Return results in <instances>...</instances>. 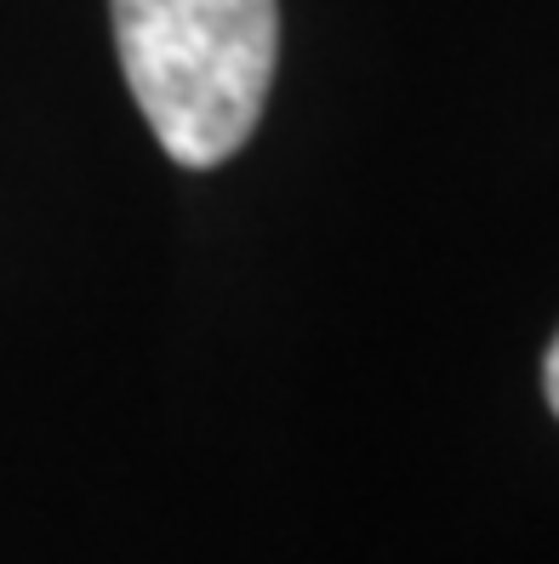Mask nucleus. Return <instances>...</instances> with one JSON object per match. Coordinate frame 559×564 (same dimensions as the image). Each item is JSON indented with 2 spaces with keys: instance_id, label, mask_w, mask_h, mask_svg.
I'll use <instances>...</instances> for the list:
<instances>
[{
  "instance_id": "2",
  "label": "nucleus",
  "mask_w": 559,
  "mask_h": 564,
  "mask_svg": "<svg viewBox=\"0 0 559 564\" xmlns=\"http://www.w3.org/2000/svg\"><path fill=\"white\" fill-rule=\"evenodd\" d=\"M542 393H548V405H553V416H559V337H553V348H548V359H542Z\"/></svg>"
},
{
  "instance_id": "1",
  "label": "nucleus",
  "mask_w": 559,
  "mask_h": 564,
  "mask_svg": "<svg viewBox=\"0 0 559 564\" xmlns=\"http://www.w3.org/2000/svg\"><path fill=\"white\" fill-rule=\"evenodd\" d=\"M120 75L189 172L235 160L280 69V0H109Z\"/></svg>"
}]
</instances>
